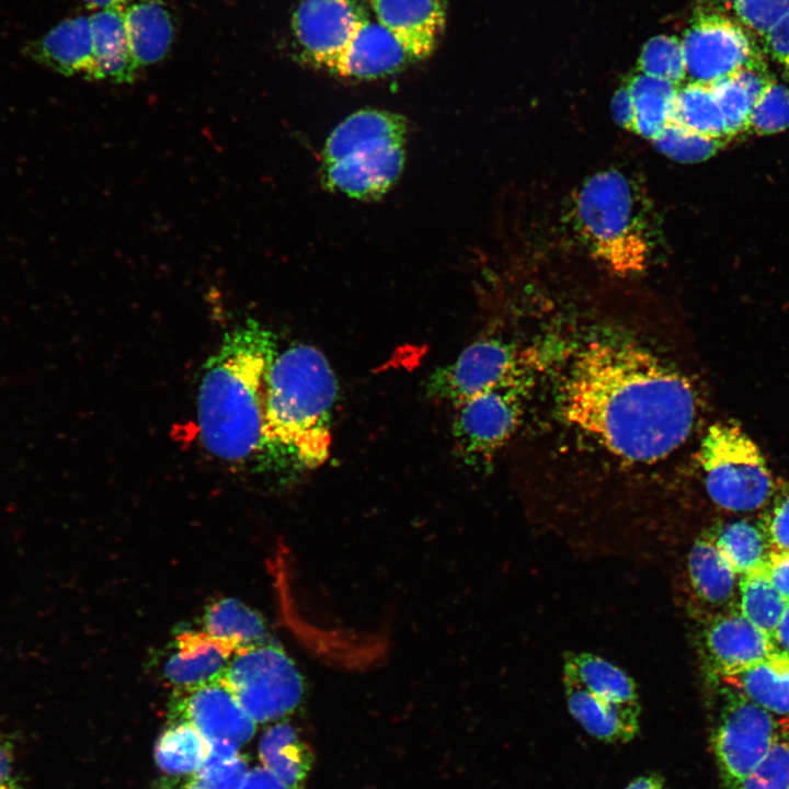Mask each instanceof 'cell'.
Here are the masks:
<instances>
[{
  "label": "cell",
  "mask_w": 789,
  "mask_h": 789,
  "mask_svg": "<svg viewBox=\"0 0 789 789\" xmlns=\"http://www.w3.org/2000/svg\"><path fill=\"white\" fill-rule=\"evenodd\" d=\"M563 416L611 454L650 464L690 435L696 395L690 381L639 345L590 343L574 361L561 395Z\"/></svg>",
  "instance_id": "6da1fadb"
},
{
  "label": "cell",
  "mask_w": 789,
  "mask_h": 789,
  "mask_svg": "<svg viewBox=\"0 0 789 789\" xmlns=\"http://www.w3.org/2000/svg\"><path fill=\"white\" fill-rule=\"evenodd\" d=\"M277 353L274 334L255 320L228 332L208 359L197 397V424L205 449L243 464L266 451V379Z\"/></svg>",
  "instance_id": "7a4b0ae2"
},
{
  "label": "cell",
  "mask_w": 789,
  "mask_h": 789,
  "mask_svg": "<svg viewBox=\"0 0 789 789\" xmlns=\"http://www.w3.org/2000/svg\"><path fill=\"white\" fill-rule=\"evenodd\" d=\"M338 381L317 347L295 344L276 353L266 379L264 438L266 451L313 469L328 459Z\"/></svg>",
  "instance_id": "3957f363"
},
{
  "label": "cell",
  "mask_w": 789,
  "mask_h": 789,
  "mask_svg": "<svg viewBox=\"0 0 789 789\" xmlns=\"http://www.w3.org/2000/svg\"><path fill=\"white\" fill-rule=\"evenodd\" d=\"M570 221L587 254L619 276L644 272L662 239L644 187L619 169L602 170L581 184Z\"/></svg>",
  "instance_id": "277c9868"
},
{
  "label": "cell",
  "mask_w": 789,
  "mask_h": 789,
  "mask_svg": "<svg viewBox=\"0 0 789 789\" xmlns=\"http://www.w3.org/2000/svg\"><path fill=\"white\" fill-rule=\"evenodd\" d=\"M407 139L408 125L399 114L366 108L348 115L324 144L322 184L355 199L381 197L402 172Z\"/></svg>",
  "instance_id": "5b68a950"
},
{
  "label": "cell",
  "mask_w": 789,
  "mask_h": 789,
  "mask_svg": "<svg viewBox=\"0 0 789 789\" xmlns=\"http://www.w3.org/2000/svg\"><path fill=\"white\" fill-rule=\"evenodd\" d=\"M698 457L706 491L721 508L736 513L761 510L777 490L761 449L737 423H713Z\"/></svg>",
  "instance_id": "8992f818"
},
{
  "label": "cell",
  "mask_w": 789,
  "mask_h": 789,
  "mask_svg": "<svg viewBox=\"0 0 789 789\" xmlns=\"http://www.w3.org/2000/svg\"><path fill=\"white\" fill-rule=\"evenodd\" d=\"M220 677L256 724L291 714L306 693L296 664L272 639L240 648Z\"/></svg>",
  "instance_id": "52a82bcc"
},
{
  "label": "cell",
  "mask_w": 789,
  "mask_h": 789,
  "mask_svg": "<svg viewBox=\"0 0 789 789\" xmlns=\"http://www.w3.org/2000/svg\"><path fill=\"white\" fill-rule=\"evenodd\" d=\"M720 693L711 748L722 781L737 789L773 746L779 718L729 686Z\"/></svg>",
  "instance_id": "ba28073f"
},
{
  "label": "cell",
  "mask_w": 789,
  "mask_h": 789,
  "mask_svg": "<svg viewBox=\"0 0 789 789\" xmlns=\"http://www.w3.org/2000/svg\"><path fill=\"white\" fill-rule=\"evenodd\" d=\"M527 386L523 374L454 407L453 437L464 461L485 464L508 442L522 420Z\"/></svg>",
  "instance_id": "9c48e42d"
},
{
  "label": "cell",
  "mask_w": 789,
  "mask_h": 789,
  "mask_svg": "<svg viewBox=\"0 0 789 789\" xmlns=\"http://www.w3.org/2000/svg\"><path fill=\"white\" fill-rule=\"evenodd\" d=\"M752 31L719 13L698 16L682 41L686 78L713 83L739 69L763 62Z\"/></svg>",
  "instance_id": "30bf717a"
},
{
  "label": "cell",
  "mask_w": 789,
  "mask_h": 789,
  "mask_svg": "<svg viewBox=\"0 0 789 789\" xmlns=\"http://www.w3.org/2000/svg\"><path fill=\"white\" fill-rule=\"evenodd\" d=\"M524 362L513 345L499 339H482L468 345L455 361L434 370L426 385L427 393L456 407L526 374Z\"/></svg>",
  "instance_id": "8fae6325"
},
{
  "label": "cell",
  "mask_w": 789,
  "mask_h": 789,
  "mask_svg": "<svg viewBox=\"0 0 789 789\" xmlns=\"http://www.w3.org/2000/svg\"><path fill=\"white\" fill-rule=\"evenodd\" d=\"M168 709L170 723H190L210 746L227 745L239 750L251 740L256 728L221 677L175 688Z\"/></svg>",
  "instance_id": "7c38bea8"
},
{
  "label": "cell",
  "mask_w": 789,
  "mask_h": 789,
  "mask_svg": "<svg viewBox=\"0 0 789 789\" xmlns=\"http://www.w3.org/2000/svg\"><path fill=\"white\" fill-rule=\"evenodd\" d=\"M365 20L358 0H302L293 31L306 59L331 70Z\"/></svg>",
  "instance_id": "4fadbf2b"
},
{
  "label": "cell",
  "mask_w": 789,
  "mask_h": 789,
  "mask_svg": "<svg viewBox=\"0 0 789 789\" xmlns=\"http://www.w3.org/2000/svg\"><path fill=\"white\" fill-rule=\"evenodd\" d=\"M700 649L710 677H722L748 668L773 654L769 637L747 620L740 609L706 618Z\"/></svg>",
  "instance_id": "5bb4252c"
},
{
  "label": "cell",
  "mask_w": 789,
  "mask_h": 789,
  "mask_svg": "<svg viewBox=\"0 0 789 789\" xmlns=\"http://www.w3.org/2000/svg\"><path fill=\"white\" fill-rule=\"evenodd\" d=\"M377 21L402 45L412 60L428 57L446 21L445 0H369Z\"/></svg>",
  "instance_id": "9a60e30c"
},
{
  "label": "cell",
  "mask_w": 789,
  "mask_h": 789,
  "mask_svg": "<svg viewBox=\"0 0 789 789\" xmlns=\"http://www.w3.org/2000/svg\"><path fill=\"white\" fill-rule=\"evenodd\" d=\"M23 55L66 76L101 79L94 55L90 16L66 19L39 38L27 42Z\"/></svg>",
  "instance_id": "2e32d148"
},
{
  "label": "cell",
  "mask_w": 789,
  "mask_h": 789,
  "mask_svg": "<svg viewBox=\"0 0 789 789\" xmlns=\"http://www.w3.org/2000/svg\"><path fill=\"white\" fill-rule=\"evenodd\" d=\"M242 647L203 631L176 636L162 665V676L175 688L191 687L220 677L233 654Z\"/></svg>",
  "instance_id": "e0dca14e"
},
{
  "label": "cell",
  "mask_w": 789,
  "mask_h": 789,
  "mask_svg": "<svg viewBox=\"0 0 789 789\" xmlns=\"http://www.w3.org/2000/svg\"><path fill=\"white\" fill-rule=\"evenodd\" d=\"M687 574L706 618L739 609L741 575L724 559L707 531L696 538L688 552Z\"/></svg>",
  "instance_id": "ac0fdd59"
},
{
  "label": "cell",
  "mask_w": 789,
  "mask_h": 789,
  "mask_svg": "<svg viewBox=\"0 0 789 789\" xmlns=\"http://www.w3.org/2000/svg\"><path fill=\"white\" fill-rule=\"evenodd\" d=\"M412 58L398 39L378 21L369 19L358 27L332 72L352 79H374L402 69Z\"/></svg>",
  "instance_id": "d6986e66"
},
{
  "label": "cell",
  "mask_w": 789,
  "mask_h": 789,
  "mask_svg": "<svg viewBox=\"0 0 789 789\" xmlns=\"http://www.w3.org/2000/svg\"><path fill=\"white\" fill-rule=\"evenodd\" d=\"M567 705L572 717L594 737L625 743L639 731V704H626L591 691L563 678Z\"/></svg>",
  "instance_id": "ffe728a7"
},
{
  "label": "cell",
  "mask_w": 789,
  "mask_h": 789,
  "mask_svg": "<svg viewBox=\"0 0 789 789\" xmlns=\"http://www.w3.org/2000/svg\"><path fill=\"white\" fill-rule=\"evenodd\" d=\"M130 54L138 67L165 57L174 23L164 0H127L122 7Z\"/></svg>",
  "instance_id": "44dd1931"
},
{
  "label": "cell",
  "mask_w": 789,
  "mask_h": 789,
  "mask_svg": "<svg viewBox=\"0 0 789 789\" xmlns=\"http://www.w3.org/2000/svg\"><path fill=\"white\" fill-rule=\"evenodd\" d=\"M259 757L262 766L289 789L305 788L315 763L312 748L287 721H278L264 731L259 742Z\"/></svg>",
  "instance_id": "7402d4cb"
},
{
  "label": "cell",
  "mask_w": 789,
  "mask_h": 789,
  "mask_svg": "<svg viewBox=\"0 0 789 789\" xmlns=\"http://www.w3.org/2000/svg\"><path fill=\"white\" fill-rule=\"evenodd\" d=\"M719 683L779 718L789 717L788 655L773 653L748 668L720 678Z\"/></svg>",
  "instance_id": "603a6c76"
},
{
  "label": "cell",
  "mask_w": 789,
  "mask_h": 789,
  "mask_svg": "<svg viewBox=\"0 0 789 789\" xmlns=\"http://www.w3.org/2000/svg\"><path fill=\"white\" fill-rule=\"evenodd\" d=\"M90 21L101 79L132 82L139 67L130 54L122 7L98 10Z\"/></svg>",
  "instance_id": "cb8c5ba5"
},
{
  "label": "cell",
  "mask_w": 789,
  "mask_h": 789,
  "mask_svg": "<svg viewBox=\"0 0 789 789\" xmlns=\"http://www.w3.org/2000/svg\"><path fill=\"white\" fill-rule=\"evenodd\" d=\"M739 575L763 572L773 548L759 521L735 519L706 530Z\"/></svg>",
  "instance_id": "d4e9b609"
},
{
  "label": "cell",
  "mask_w": 789,
  "mask_h": 789,
  "mask_svg": "<svg viewBox=\"0 0 789 789\" xmlns=\"http://www.w3.org/2000/svg\"><path fill=\"white\" fill-rule=\"evenodd\" d=\"M563 678L616 701L639 704L632 678L598 655L586 652L569 653L563 663Z\"/></svg>",
  "instance_id": "484cf974"
},
{
  "label": "cell",
  "mask_w": 789,
  "mask_h": 789,
  "mask_svg": "<svg viewBox=\"0 0 789 789\" xmlns=\"http://www.w3.org/2000/svg\"><path fill=\"white\" fill-rule=\"evenodd\" d=\"M209 742L193 725L172 722L160 734L155 759L168 776H183L198 771L210 754Z\"/></svg>",
  "instance_id": "4316f807"
},
{
  "label": "cell",
  "mask_w": 789,
  "mask_h": 789,
  "mask_svg": "<svg viewBox=\"0 0 789 789\" xmlns=\"http://www.w3.org/2000/svg\"><path fill=\"white\" fill-rule=\"evenodd\" d=\"M627 85L634 107L633 132L652 141L670 122L677 85L642 72Z\"/></svg>",
  "instance_id": "83f0119b"
},
{
  "label": "cell",
  "mask_w": 789,
  "mask_h": 789,
  "mask_svg": "<svg viewBox=\"0 0 789 789\" xmlns=\"http://www.w3.org/2000/svg\"><path fill=\"white\" fill-rule=\"evenodd\" d=\"M668 123L709 138L728 140L710 83L688 82L677 89Z\"/></svg>",
  "instance_id": "f1b7e54d"
},
{
  "label": "cell",
  "mask_w": 789,
  "mask_h": 789,
  "mask_svg": "<svg viewBox=\"0 0 789 789\" xmlns=\"http://www.w3.org/2000/svg\"><path fill=\"white\" fill-rule=\"evenodd\" d=\"M204 631L216 638L232 641L240 647L268 640L263 617L233 598L213 603L203 617Z\"/></svg>",
  "instance_id": "f546056e"
},
{
  "label": "cell",
  "mask_w": 789,
  "mask_h": 789,
  "mask_svg": "<svg viewBox=\"0 0 789 789\" xmlns=\"http://www.w3.org/2000/svg\"><path fill=\"white\" fill-rule=\"evenodd\" d=\"M788 602L764 572L741 575L739 609L768 637L779 622Z\"/></svg>",
  "instance_id": "4dcf8cb0"
},
{
  "label": "cell",
  "mask_w": 789,
  "mask_h": 789,
  "mask_svg": "<svg viewBox=\"0 0 789 789\" xmlns=\"http://www.w3.org/2000/svg\"><path fill=\"white\" fill-rule=\"evenodd\" d=\"M248 771V761L237 754L222 757L209 754L206 764L190 775L168 776L158 780L155 789H238Z\"/></svg>",
  "instance_id": "1f68e13d"
},
{
  "label": "cell",
  "mask_w": 789,
  "mask_h": 789,
  "mask_svg": "<svg viewBox=\"0 0 789 789\" xmlns=\"http://www.w3.org/2000/svg\"><path fill=\"white\" fill-rule=\"evenodd\" d=\"M737 789H789V717L779 718L773 746Z\"/></svg>",
  "instance_id": "d6a6232c"
},
{
  "label": "cell",
  "mask_w": 789,
  "mask_h": 789,
  "mask_svg": "<svg viewBox=\"0 0 789 789\" xmlns=\"http://www.w3.org/2000/svg\"><path fill=\"white\" fill-rule=\"evenodd\" d=\"M666 157L685 163L704 161L722 148L723 140L709 138L668 123L652 140Z\"/></svg>",
  "instance_id": "836d02e7"
},
{
  "label": "cell",
  "mask_w": 789,
  "mask_h": 789,
  "mask_svg": "<svg viewBox=\"0 0 789 789\" xmlns=\"http://www.w3.org/2000/svg\"><path fill=\"white\" fill-rule=\"evenodd\" d=\"M710 85L724 121L728 139L742 132H748L751 112L755 101L735 72L710 83Z\"/></svg>",
  "instance_id": "e575fe53"
},
{
  "label": "cell",
  "mask_w": 789,
  "mask_h": 789,
  "mask_svg": "<svg viewBox=\"0 0 789 789\" xmlns=\"http://www.w3.org/2000/svg\"><path fill=\"white\" fill-rule=\"evenodd\" d=\"M640 72L678 84L686 78L681 42L672 36H656L643 47Z\"/></svg>",
  "instance_id": "d590c367"
},
{
  "label": "cell",
  "mask_w": 789,
  "mask_h": 789,
  "mask_svg": "<svg viewBox=\"0 0 789 789\" xmlns=\"http://www.w3.org/2000/svg\"><path fill=\"white\" fill-rule=\"evenodd\" d=\"M787 128L789 88L774 80L753 106L748 130L756 135H770Z\"/></svg>",
  "instance_id": "8d00e7d4"
},
{
  "label": "cell",
  "mask_w": 789,
  "mask_h": 789,
  "mask_svg": "<svg viewBox=\"0 0 789 789\" xmlns=\"http://www.w3.org/2000/svg\"><path fill=\"white\" fill-rule=\"evenodd\" d=\"M722 1L734 20L762 36L789 14V0Z\"/></svg>",
  "instance_id": "74e56055"
},
{
  "label": "cell",
  "mask_w": 789,
  "mask_h": 789,
  "mask_svg": "<svg viewBox=\"0 0 789 789\" xmlns=\"http://www.w3.org/2000/svg\"><path fill=\"white\" fill-rule=\"evenodd\" d=\"M766 531L773 552H789V484H778L775 494L758 519Z\"/></svg>",
  "instance_id": "f35d334b"
},
{
  "label": "cell",
  "mask_w": 789,
  "mask_h": 789,
  "mask_svg": "<svg viewBox=\"0 0 789 789\" xmlns=\"http://www.w3.org/2000/svg\"><path fill=\"white\" fill-rule=\"evenodd\" d=\"M764 38L767 50L780 64L789 79V14L768 31Z\"/></svg>",
  "instance_id": "ab89813d"
},
{
  "label": "cell",
  "mask_w": 789,
  "mask_h": 789,
  "mask_svg": "<svg viewBox=\"0 0 789 789\" xmlns=\"http://www.w3.org/2000/svg\"><path fill=\"white\" fill-rule=\"evenodd\" d=\"M763 572L789 603V552H773Z\"/></svg>",
  "instance_id": "60d3db41"
},
{
  "label": "cell",
  "mask_w": 789,
  "mask_h": 789,
  "mask_svg": "<svg viewBox=\"0 0 789 789\" xmlns=\"http://www.w3.org/2000/svg\"><path fill=\"white\" fill-rule=\"evenodd\" d=\"M614 121L622 128L633 132L634 107L628 85L616 91L611 102Z\"/></svg>",
  "instance_id": "b9f144b4"
},
{
  "label": "cell",
  "mask_w": 789,
  "mask_h": 789,
  "mask_svg": "<svg viewBox=\"0 0 789 789\" xmlns=\"http://www.w3.org/2000/svg\"><path fill=\"white\" fill-rule=\"evenodd\" d=\"M238 789H289L277 776L264 766L248 769Z\"/></svg>",
  "instance_id": "7bdbcfd3"
},
{
  "label": "cell",
  "mask_w": 789,
  "mask_h": 789,
  "mask_svg": "<svg viewBox=\"0 0 789 789\" xmlns=\"http://www.w3.org/2000/svg\"><path fill=\"white\" fill-rule=\"evenodd\" d=\"M14 752L12 744L0 737V789H19L13 771Z\"/></svg>",
  "instance_id": "ee69618b"
},
{
  "label": "cell",
  "mask_w": 789,
  "mask_h": 789,
  "mask_svg": "<svg viewBox=\"0 0 789 789\" xmlns=\"http://www.w3.org/2000/svg\"><path fill=\"white\" fill-rule=\"evenodd\" d=\"M769 639L773 653L789 656V603Z\"/></svg>",
  "instance_id": "f6af8a7d"
},
{
  "label": "cell",
  "mask_w": 789,
  "mask_h": 789,
  "mask_svg": "<svg viewBox=\"0 0 789 789\" xmlns=\"http://www.w3.org/2000/svg\"><path fill=\"white\" fill-rule=\"evenodd\" d=\"M625 789H668L659 774H645L633 779Z\"/></svg>",
  "instance_id": "bcb514c9"
},
{
  "label": "cell",
  "mask_w": 789,
  "mask_h": 789,
  "mask_svg": "<svg viewBox=\"0 0 789 789\" xmlns=\"http://www.w3.org/2000/svg\"><path fill=\"white\" fill-rule=\"evenodd\" d=\"M90 9L102 10L111 7H123L127 0H82Z\"/></svg>",
  "instance_id": "7dc6e473"
}]
</instances>
